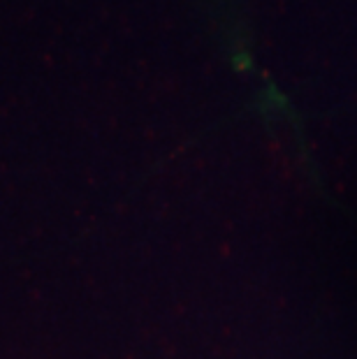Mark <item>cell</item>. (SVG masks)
<instances>
[]
</instances>
